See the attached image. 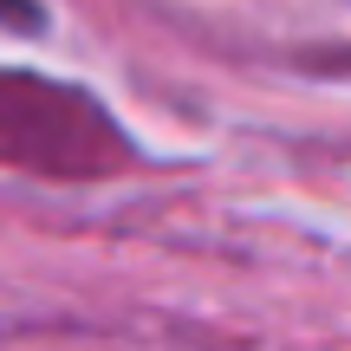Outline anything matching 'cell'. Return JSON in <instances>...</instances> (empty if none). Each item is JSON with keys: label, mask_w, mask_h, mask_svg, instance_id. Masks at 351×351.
<instances>
[{"label": "cell", "mask_w": 351, "mask_h": 351, "mask_svg": "<svg viewBox=\"0 0 351 351\" xmlns=\"http://www.w3.org/2000/svg\"><path fill=\"white\" fill-rule=\"evenodd\" d=\"M0 26H39V7L33 0H0Z\"/></svg>", "instance_id": "6da1fadb"}]
</instances>
